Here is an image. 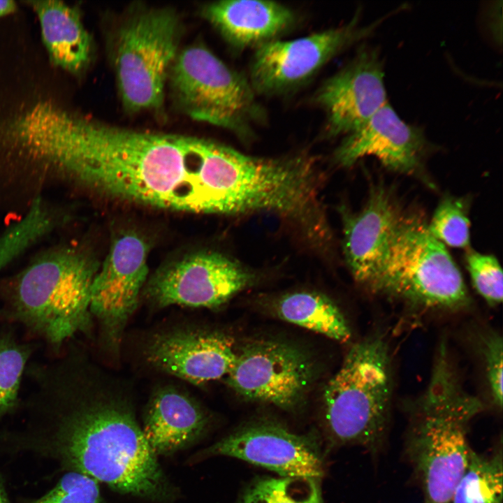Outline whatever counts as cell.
Listing matches in <instances>:
<instances>
[{
	"label": "cell",
	"mask_w": 503,
	"mask_h": 503,
	"mask_svg": "<svg viewBox=\"0 0 503 503\" xmlns=\"http://www.w3.org/2000/svg\"><path fill=\"white\" fill-rule=\"evenodd\" d=\"M0 503H10L1 481H0Z\"/></svg>",
	"instance_id": "obj_30"
},
{
	"label": "cell",
	"mask_w": 503,
	"mask_h": 503,
	"mask_svg": "<svg viewBox=\"0 0 503 503\" xmlns=\"http://www.w3.org/2000/svg\"><path fill=\"white\" fill-rule=\"evenodd\" d=\"M220 168L218 142L85 119L75 144L72 176L111 198L220 214Z\"/></svg>",
	"instance_id": "obj_1"
},
{
	"label": "cell",
	"mask_w": 503,
	"mask_h": 503,
	"mask_svg": "<svg viewBox=\"0 0 503 503\" xmlns=\"http://www.w3.org/2000/svg\"><path fill=\"white\" fill-rule=\"evenodd\" d=\"M384 77L379 52L363 47L324 82L315 101L326 113L328 136H345L354 131L387 103Z\"/></svg>",
	"instance_id": "obj_14"
},
{
	"label": "cell",
	"mask_w": 503,
	"mask_h": 503,
	"mask_svg": "<svg viewBox=\"0 0 503 503\" xmlns=\"http://www.w3.org/2000/svg\"><path fill=\"white\" fill-rule=\"evenodd\" d=\"M314 365L306 353L290 344L255 340L236 351L227 384L247 400L284 409L296 408L313 380Z\"/></svg>",
	"instance_id": "obj_9"
},
{
	"label": "cell",
	"mask_w": 503,
	"mask_h": 503,
	"mask_svg": "<svg viewBox=\"0 0 503 503\" xmlns=\"http://www.w3.org/2000/svg\"><path fill=\"white\" fill-rule=\"evenodd\" d=\"M30 355L27 346L10 335L0 336V416L15 407L23 371Z\"/></svg>",
	"instance_id": "obj_25"
},
{
	"label": "cell",
	"mask_w": 503,
	"mask_h": 503,
	"mask_svg": "<svg viewBox=\"0 0 503 503\" xmlns=\"http://www.w3.org/2000/svg\"><path fill=\"white\" fill-rule=\"evenodd\" d=\"M179 22L167 9L142 12L117 34L115 68L122 101L136 112L159 108L177 56Z\"/></svg>",
	"instance_id": "obj_8"
},
{
	"label": "cell",
	"mask_w": 503,
	"mask_h": 503,
	"mask_svg": "<svg viewBox=\"0 0 503 503\" xmlns=\"http://www.w3.org/2000/svg\"><path fill=\"white\" fill-rule=\"evenodd\" d=\"M16 8V3L13 1H0V17L7 15Z\"/></svg>",
	"instance_id": "obj_29"
},
{
	"label": "cell",
	"mask_w": 503,
	"mask_h": 503,
	"mask_svg": "<svg viewBox=\"0 0 503 503\" xmlns=\"http://www.w3.org/2000/svg\"><path fill=\"white\" fill-rule=\"evenodd\" d=\"M358 17L342 27L291 41L275 39L256 47L249 80L255 93H279L301 84L347 45L369 36L381 22L360 27Z\"/></svg>",
	"instance_id": "obj_10"
},
{
	"label": "cell",
	"mask_w": 503,
	"mask_h": 503,
	"mask_svg": "<svg viewBox=\"0 0 503 503\" xmlns=\"http://www.w3.org/2000/svg\"><path fill=\"white\" fill-rule=\"evenodd\" d=\"M368 291L423 310L458 311L470 303L462 274L446 246L416 215L402 216Z\"/></svg>",
	"instance_id": "obj_6"
},
{
	"label": "cell",
	"mask_w": 503,
	"mask_h": 503,
	"mask_svg": "<svg viewBox=\"0 0 503 503\" xmlns=\"http://www.w3.org/2000/svg\"><path fill=\"white\" fill-rule=\"evenodd\" d=\"M466 265L476 291L491 306L502 301L503 277L497 259L492 254L469 250Z\"/></svg>",
	"instance_id": "obj_26"
},
{
	"label": "cell",
	"mask_w": 503,
	"mask_h": 503,
	"mask_svg": "<svg viewBox=\"0 0 503 503\" xmlns=\"http://www.w3.org/2000/svg\"><path fill=\"white\" fill-rule=\"evenodd\" d=\"M426 145L423 130L405 122L386 103L344 136L335 158L340 166L349 167L363 157L374 156L391 170L412 174L421 167Z\"/></svg>",
	"instance_id": "obj_15"
},
{
	"label": "cell",
	"mask_w": 503,
	"mask_h": 503,
	"mask_svg": "<svg viewBox=\"0 0 503 503\" xmlns=\"http://www.w3.org/2000/svg\"><path fill=\"white\" fill-rule=\"evenodd\" d=\"M33 503H103L99 483L82 473L70 471L48 493Z\"/></svg>",
	"instance_id": "obj_27"
},
{
	"label": "cell",
	"mask_w": 503,
	"mask_h": 503,
	"mask_svg": "<svg viewBox=\"0 0 503 503\" xmlns=\"http://www.w3.org/2000/svg\"><path fill=\"white\" fill-rule=\"evenodd\" d=\"M278 316L341 342L351 336L349 326L335 303L323 294L300 291L285 294L275 304Z\"/></svg>",
	"instance_id": "obj_21"
},
{
	"label": "cell",
	"mask_w": 503,
	"mask_h": 503,
	"mask_svg": "<svg viewBox=\"0 0 503 503\" xmlns=\"http://www.w3.org/2000/svg\"><path fill=\"white\" fill-rule=\"evenodd\" d=\"M319 480L260 476L245 489L236 503H323Z\"/></svg>",
	"instance_id": "obj_23"
},
{
	"label": "cell",
	"mask_w": 503,
	"mask_h": 503,
	"mask_svg": "<svg viewBox=\"0 0 503 503\" xmlns=\"http://www.w3.org/2000/svg\"><path fill=\"white\" fill-rule=\"evenodd\" d=\"M484 409L462 386L446 344L441 342L424 391L411 407L407 453L423 503H451L467 465L472 421Z\"/></svg>",
	"instance_id": "obj_3"
},
{
	"label": "cell",
	"mask_w": 503,
	"mask_h": 503,
	"mask_svg": "<svg viewBox=\"0 0 503 503\" xmlns=\"http://www.w3.org/2000/svg\"><path fill=\"white\" fill-rule=\"evenodd\" d=\"M145 351L152 365L196 385L226 376L236 358L230 337L219 332L196 330L157 335Z\"/></svg>",
	"instance_id": "obj_17"
},
{
	"label": "cell",
	"mask_w": 503,
	"mask_h": 503,
	"mask_svg": "<svg viewBox=\"0 0 503 503\" xmlns=\"http://www.w3.org/2000/svg\"><path fill=\"white\" fill-rule=\"evenodd\" d=\"M207 423L206 414L194 400L174 388H166L152 397L141 428L159 457L192 445L205 433Z\"/></svg>",
	"instance_id": "obj_19"
},
{
	"label": "cell",
	"mask_w": 503,
	"mask_h": 503,
	"mask_svg": "<svg viewBox=\"0 0 503 503\" xmlns=\"http://www.w3.org/2000/svg\"><path fill=\"white\" fill-rule=\"evenodd\" d=\"M342 249L353 279L367 290L379 275L402 216L384 188L372 190L358 212L342 211Z\"/></svg>",
	"instance_id": "obj_16"
},
{
	"label": "cell",
	"mask_w": 503,
	"mask_h": 503,
	"mask_svg": "<svg viewBox=\"0 0 503 503\" xmlns=\"http://www.w3.org/2000/svg\"><path fill=\"white\" fill-rule=\"evenodd\" d=\"M254 275L222 254L200 252L161 269L150 279L147 296L159 307H218L251 285Z\"/></svg>",
	"instance_id": "obj_11"
},
{
	"label": "cell",
	"mask_w": 503,
	"mask_h": 503,
	"mask_svg": "<svg viewBox=\"0 0 503 503\" xmlns=\"http://www.w3.org/2000/svg\"><path fill=\"white\" fill-rule=\"evenodd\" d=\"M469 225L464 200L446 196L437 205L428 228L444 246L466 248L470 242Z\"/></svg>",
	"instance_id": "obj_24"
},
{
	"label": "cell",
	"mask_w": 503,
	"mask_h": 503,
	"mask_svg": "<svg viewBox=\"0 0 503 503\" xmlns=\"http://www.w3.org/2000/svg\"><path fill=\"white\" fill-rule=\"evenodd\" d=\"M483 355L487 384L493 404L502 409L503 397V341L496 332L486 334L482 342Z\"/></svg>",
	"instance_id": "obj_28"
},
{
	"label": "cell",
	"mask_w": 503,
	"mask_h": 503,
	"mask_svg": "<svg viewBox=\"0 0 503 503\" xmlns=\"http://www.w3.org/2000/svg\"><path fill=\"white\" fill-rule=\"evenodd\" d=\"M99 265L72 247L46 252L14 280L9 305L13 319L59 346L91 321L90 296Z\"/></svg>",
	"instance_id": "obj_4"
},
{
	"label": "cell",
	"mask_w": 503,
	"mask_h": 503,
	"mask_svg": "<svg viewBox=\"0 0 503 503\" xmlns=\"http://www.w3.org/2000/svg\"><path fill=\"white\" fill-rule=\"evenodd\" d=\"M168 75L176 101L196 120L247 138L252 124L262 117L249 80L203 46L177 54Z\"/></svg>",
	"instance_id": "obj_7"
},
{
	"label": "cell",
	"mask_w": 503,
	"mask_h": 503,
	"mask_svg": "<svg viewBox=\"0 0 503 503\" xmlns=\"http://www.w3.org/2000/svg\"><path fill=\"white\" fill-rule=\"evenodd\" d=\"M502 449L490 455L471 450L451 503H502Z\"/></svg>",
	"instance_id": "obj_22"
},
{
	"label": "cell",
	"mask_w": 503,
	"mask_h": 503,
	"mask_svg": "<svg viewBox=\"0 0 503 503\" xmlns=\"http://www.w3.org/2000/svg\"><path fill=\"white\" fill-rule=\"evenodd\" d=\"M202 455L240 459L279 476L320 480L324 473L320 448L312 436L295 433L270 421L243 426L209 446Z\"/></svg>",
	"instance_id": "obj_13"
},
{
	"label": "cell",
	"mask_w": 503,
	"mask_h": 503,
	"mask_svg": "<svg viewBox=\"0 0 503 503\" xmlns=\"http://www.w3.org/2000/svg\"><path fill=\"white\" fill-rule=\"evenodd\" d=\"M37 401L54 414L57 450L72 469L122 494L155 502L175 490L133 411L80 392L65 365L47 368Z\"/></svg>",
	"instance_id": "obj_2"
},
{
	"label": "cell",
	"mask_w": 503,
	"mask_h": 503,
	"mask_svg": "<svg viewBox=\"0 0 503 503\" xmlns=\"http://www.w3.org/2000/svg\"><path fill=\"white\" fill-rule=\"evenodd\" d=\"M51 61L71 73L84 69L89 61L91 39L75 8L59 1H31Z\"/></svg>",
	"instance_id": "obj_20"
},
{
	"label": "cell",
	"mask_w": 503,
	"mask_h": 503,
	"mask_svg": "<svg viewBox=\"0 0 503 503\" xmlns=\"http://www.w3.org/2000/svg\"><path fill=\"white\" fill-rule=\"evenodd\" d=\"M148 247L134 233L116 238L92 282L90 312L108 341L117 346L136 311L148 276Z\"/></svg>",
	"instance_id": "obj_12"
},
{
	"label": "cell",
	"mask_w": 503,
	"mask_h": 503,
	"mask_svg": "<svg viewBox=\"0 0 503 503\" xmlns=\"http://www.w3.org/2000/svg\"><path fill=\"white\" fill-rule=\"evenodd\" d=\"M391 356L382 335L353 345L324 389V416L332 442L375 451L387 433L393 398Z\"/></svg>",
	"instance_id": "obj_5"
},
{
	"label": "cell",
	"mask_w": 503,
	"mask_h": 503,
	"mask_svg": "<svg viewBox=\"0 0 503 503\" xmlns=\"http://www.w3.org/2000/svg\"><path fill=\"white\" fill-rule=\"evenodd\" d=\"M203 16L233 47L244 49L276 39L293 24L289 7L272 1L227 0L206 5Z\"/></svg>",
	"instance_id": "obj_18"
}]
</instances>
